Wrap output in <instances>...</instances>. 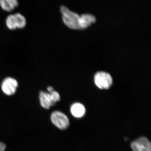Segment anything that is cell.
I'll list each match as a JSON object with an SVG mask.
<instances>
[{
  "mask_svg": "<svg viewBox=\"0 0 151 151\" xmlns=\"http://www.w3.org/2000/svg\"><path fill=\"white\" fill-rule=\"evenodd\" d=\"M60 12L63 21L69 28L73 29H81V15L72 12L65 6H61Z\"/></svg>",
  "mask_w": 151,
  "mask_h": 151,
  "instance_id": "6da1fadb",
  "label": "cell"
},
{
  "mask_svg": "<svg viewBox=\"0 0 151 151\" xmlns=\"http://www.w3.org/2000/svg\"><path fill=\"white\" fill-rule=\"evenodd\" d=\"M41 106L45 109H49L60 100V97L58 92L54 90L51 93L41 91L39 94Z\"/></svg>",
  "mask_w": 151,
  "mask_h": 151,
  "instance_id": "7a4b0ae2",
  "label": "cell"
},
{
  "mask_svg": "<svg viewBox=\"0 0 151 151\" xmlns=\"http://www.w3.org/2000/svg\"><path fill=\"white\" fill-rule=\"evenodd\" d=\"M7 27L10 30H13L17 29H23L27 24L25 17L20 13L11 14L7 17L6 20Z\"/></svg>",
  "mask_w": 151,
  "mask_h": 151,
  "instance_id": "3957f363",
  "label": "cell"
},
{
  "mask_svg": "<svg viewBox=\"0 0 151 151\" xmlns=\"http://www.w3.org/2000/svg\"><path fill=\"white\" fill-rule=\"evenodd\" d=\"M50 119L53 125L60 129H66L69 126V119L64 113L60 111H53L50 116Z\"/></svg>",
  "mask_w": 151,
  "mask_h": 151,
  "instance_id": "277c9868",
  "label": "cell"
},
{
  "mask_svg": "<svg viewBox=\"0 0 151 151\" xmlns=\"http://www.w3.org/2000/svg\"><path fill=\"white\" fill-rule=\"evenodd\" d=\"M94 82L100 89H108L113 84V78L109 73L103 71L97 72L94 76Z\"/></svg>",
  "mask_w": 151,
  "mask_h": 151,
  "instance_id": "5b68a950",
  "label": "cell"
},
{
  "mask_svg": "<svg viewBox=\"0 0 151 151\" xmlns=\"http://www.w3.org/2000/svg\"><path fill=\"white\" fill-rule=\"evenodd\" d=\"M18 84L15 78L12 77H6L2 82L1 89L4 94L7 96H12L16 92Z\"/></svg>",
  "mask_w": 151,
  "mask_h": 151,
  "instance_id": "8992f818",
  "label": "cell"
},
{
  "mask_svg": "<svg viewBox=\"0 0 151 151\" xmlns=\"http://www.w3.org/2000/svg\"><path fill=\"white\" fill-rule=\"evenodd\" d=\"M131 147L134 151H151L150 142L145 137L134 141L131 144Z\"/></svg>",
  "mask_w": 151,
  "mask_h": 151,
  "instance_id": "52a82bcc",
  "label": "cell"
},
{
  "mask_svg": "<svg viewBox=\"0 0 151 151\" xmlns=\"http://www.w3.org/2000/svg\"><path fill=\"white\" fill-rule=\"evenodd\" d=\"M70 112L72 115L76 118H81L85 114V107L81 103H74L71 106Z\"/></svg>",
  "mask_w": 151,
  "mask_h": 151,
  "instance_id": "ba28073f",
  "label": "cell"
},
{
  "mask_svg": "<svg viewBox=\"0 0 151 151\" xmlns=\"http://www.w3.org/2000/svg\"><path fill=\"white\" fill-rule=\"evenodd\" d=\"M0 6L4 11L10 12L18 6L17 0H0Z\"/></svg>",
  "mask_w": 151,
  "mask_h": 151,
  "instance_id": "9c48e42d",
  "label": "cell"
},
{
  "mask_svg": "<svg viewBox=\"0 0 151 151\" xmlns=\"http://www.w3.org/2000/svg\"><path fill=\"white\" fill-rule=\"evenodd\" d=\"M6 147V146L5 144L2 142H0V151H5Z\"/></svg>",
  "mask_w": 151,
  "mask_h": 151,
  "instance_id": "30bf717a",
  "label": "cell"
},
{
  "mask_svg": "<svg viewBox=\"0 0 151 151\" xmlns=\"http://www.w3.org/2000/svg\"><path fill=\"white\" fill-rule=\"evenodd\" d=\"M47 92L49 93H51V92H53L54 91V88L52 86H48V87L47 88Z\"/></svg>",
  "mask_w": 151,
  "mask_h": 151,
  "instance_id": "8fae6325",
  "label": "cell"
}]
</instances>
